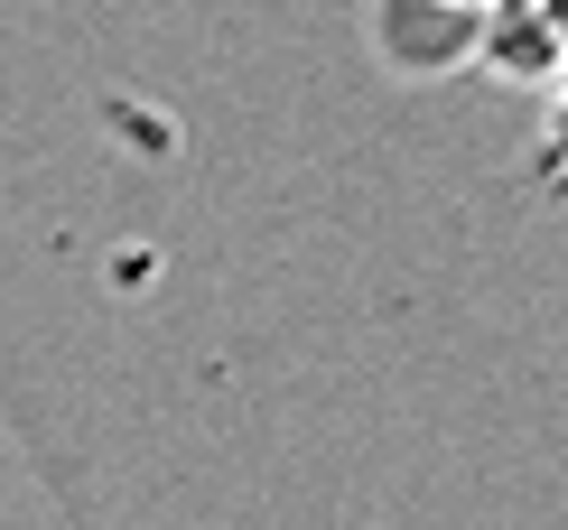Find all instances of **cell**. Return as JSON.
Returning a JSON list of instances; mask_svg holds the SVG:
<instances>
[{
  "instance_id": "6da1fadb",
  "label": "cell",
  "mask_w": 568,
  "mask_h": 530,
  "mask_svg": "<svg viewBox=\"0 0 568 530\" xmlns=\"http://www.w3.org/2000/svg\"><path fill=\"white\" fill-rule=\"evenodd\" d=\"M523 10H531V19H540V29H550V38L568 47V0H523Z\"/></svg>"
},
{
  "instance_id": "7a4b0ae2",
  "label": "cell",
  "mask_w": 568,
  "mask_h": 530,
  "mask_svg": "<svg viewBox=\"0 0 568 530\" xmlns=\"http://www.w3.org/2000/svg\"><path fill=\"white\" fill-rule=\"evenodd\" d=\"M466 10H485V0H466Z\"/></svg>"
}]
</instances>
